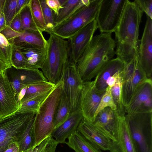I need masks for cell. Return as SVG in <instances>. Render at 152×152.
<instances>
[{
  "label": "cell",
  "mask_w": 152,
  "mask_h": 152,
  "mask_svg": "<svg viewBox=\"0 0 152 152\" xmlns=\"http://www.w3.org/2000/svg\"><path fill=\"white\" fill-rule=\"evenodd\" d=\"M111 33H101L93 37L76 64L83 82L95 78L103 66L114 58L116 43Z\"/></svg>",
  "instance_id": "obj_1"
},
{
  "label": "cell",
  "mask_w": 152,
  "mask_h": 152,
  "mask_svg": "<svg viewBox=\"0 0 152 152\" xmlns=\"http://www.w3.org/2000/svg\"><path fill=\"white\" fill-rule=\"evenodd\" d=\"M46 50L41 70L49 82L56 85L62 80L69 60L68 41L51 33Z\"/></svg>",
  "instance_id": "obj_2"
},
{
  "label": "cell",
  "mask_w": 152,
  "mask_h": 152,
  "mask_svg": "<svg viewBox=\"0 0 152 152\" xmlns=\"http://www.w3.org/2000/svg\"><path fill=\"white\" fill-rule=\"evenodd\" d=\"M143 13L134 1L126 0L114 32L116 44L133 48L138 47L139 27Z\"/></svg>",
  "instance_id": "obj_3"
},
{
  "label": "cell",
  "mask_w": 152,
  "mask_h": 152,
  "mask_svg": "<svg viewBox=\"0 0 152 152\" xmlns=\"http://www.w3.org/2000/svg\"><path fill=\"white\" fill-rule=\"evenodd\" d=\"M117 57L124 64L121 73L122 94L126 109L139 86L148 78L139 64L138 49L121 53Z\"/></svg>",
  "instance_id": "obj_4"
},
{
  "label": "cell",
  "mask_w": 152,
  "mask_h": 152,
  "mask_svg": "<svg viewBox=\"0 0 152 152\" xmlns=\"http://www.w3.org/2000/svg\"><path fill=\"white\" fill-rule=\"evenodd\" d=\"M62 90L61 80L56 85L35 115L34 129L36 146L51 135L54 129V118Z\"/></svg>",
  "instance_id": "obj_5"
},
{
  "label": "cell",
  "mask_w": 152,
  "mask_h": 152,
  "mask_svg": "<svg viewBox=\"0 0 152 152\" xmlns=\"http://www.w3.org/2000/svg\"><path fill=\"white\" fill-rule=\"evenodd\" d=\"M136 152H152V112L125 115Z\"/></svg>",
  "instance_id": "obj_6"
},
{
  "label": "cell",
  "mask_w": 152,
  "mask_h": 152,
  "mask_svg": "<svg viewBox=\"0 0 152 152\" xmlns=\"http://www.w3.org/2000/svg\"><path fill=\"white\" fill-rule=\"evenodd\" d=\"M36 113L16 111L0 118V152L18 142Z\"/></svg>",
  "instance_id": "obj_7"
},
{
  "label": "cell",
  "mask_w": 152,
  "mask_h": 152,
  "mask_svg": "<svg viewBox=\"0 0 152 152\" xmlns=\"http://www.w3.org/2000/svg\"><path fill=\"white\" fill-rule=\"evenodd\" d=\"M102 0H91L87 6L80 8L74 14L53 30V33L65 39H69L95 19Z\"/></svg>",
  "instance_id": "obj_8"
},
{
  "label": "cell",
  "mask_w": 152,
  "mask_h": 152,
  "mask_svg": "<svg viewBox=\"0 0 152 152\" xmlns=\"http://www.w3.org/2000/svg\"><path fill=\"white\" fill-rule=\"evenodd\" d=\"M126 0H102L95 19L101 33L115 32Z\"/></svg>",
  "instance_id": "obj_9"
},
{
  "label": "cell",
  "mask_w": 152,
  "mask_h": 152,
  "mask_svg": "<svg viewBox=\"0 0 152 152\" xmlns=\"http://www.w3.org/2000/svg\"><path fill=\"white\" fill-rule=\"evenodd\" d=\"M62 80L63 90L68 103L70 113L80 110V101L83 82L78 73L76 65L69 60Z\"/></svg>",
  "instance_id": "obj_10"
},
{
  "label": "cell",
  "mask_w": 152,
  "mask_h": 152,
  "mask_svg": "<svg viewBox=\"0 0 152 152\" xmlns=\"http://www.w3.org/2000/svg\"><path fill=\"white\" fill-rule=\"evenodd\" d=\"M3 73L9 81L17 101L25 87L39 82L48 81L39 69H17L11 66Z\"/></svg>",
  "instance_id": "obj_11"
},
{
  "label": "cell",
  "mask_w": 152,
  "mask_h": 152,
  "mask_svg": "<svg viewBox=\"0 0 152 152\" xmlns=\"http://www.w3.org/2000/svg\"><path fill=\"white\" fill-rule=\"evenodd\" d=\"M98 28L96 19L84 27L69 39V61L76 65Z\"/></svg>",
  "instance_id": "obj_12"
},
{
  "label": "cell",
  "mask_w": 152,
  "mask_h": 152,
  "mask_svg": "<svg viewBox=\"0 0 152 152\" xmlns=\"http://www.w3.org/2000/svg\"><path fill=\"white\" fill-rule=\"evenodd\" d=\"M96 82L95 77L93 80L83 82L80 101V110L83 118L91 122L94 121L95 113L105 92L97 89Z\"/></svg>",
  "instance_id": "obj_13"
},
{
  "label": "cell",
  "mask_w": 152,
  "mask_h": 152,
  "mask_svg": "<svg viewBox=\"0 0 152 152\" xmlns=\"http://www.w3.org/2000/svg\"><path fill=\"white\" fill-rule=\"evenodd\" d=\"M139 64L148 78L152 79V19L147 16L143 34L138 48Z\"/></svg>",
  "instance_id": "obj_14"
},
{
  "label": "cell",
  "mask_w": 152,
  "mask_h": 152,
  "mask_svg": "<svg viewBox=\"0 0 152 152\" xmlns=\"http://www.w3.org/2000/svg\"><path fill=\"white\" fill-rule=\"evenodd\" d=\"M125 111L126 114L152 112V79H147L140 85Z\"/></svg>",
  "instance_id": "obj_15"
},
{
  "label": "cell",
  "mask_w": 152,
  "mask_h": 152,
  "mask_svg": "<svg viewBox=\"0 0 152 152\" xmlns=\"http://www.w3.org/2000/svg\"><path fill=\"white\" fill-rule=\"evenodd\" d=\"M92 123L110 140H117L118 120V115L115 110L109 107L104 108L97 114Z\"/></svg>",
  "instance_id": "obj_16"
},
{
  "label": "cell",
  "mask_w": 152,
  "mask_h": 152,
  "mask_svg": "<svg viewBox=\"0 0 152 152\" xmlns=\"http://www.w3.org/2000/svg\"><path fill=\"white\" fill-rule=\"evenodd\" d=\"M77 130L90 143L101 150L109 151L112 140L102 133L92 123L83 118Z\"/></svg>",
  "instance_id": "obj_17"
},
{
  "label": "cell",
  "mask_w": 152,
  "mask_h": 152,
  "mask_svg": "<svg viewBox=\"0 0 152 152\" xmlns=\"http://www.w3.org/2000/svg\"><path fill=\"white\" fill-rule=\"evenodd\" d=\"M18 106L8 80L3 73L0 74V118L15 113Z\"/></svg>",
  "instance_id": "obj_18"
},
{
  "label": "cell",
  "mask_w": 152,
  "mask_h": 152,
  "mask_svg": "<svg viewBox=\"0 0 152 152\" xmlns=\"http://www.w3.org/2000/svg\"><path fill=\"white\" fill-rule=\"evenodd\" d=\"M118 133L117 141L112 140L109 152H136L125 116H118Z\"/></svg>",
  "instance_id": "obj_19"
},
{
  "label": "cell",
  "mask_w": 152,
  "mask_h": 152,
  "mask_svg": "<svg viewBox=\"0 0 152 152\" xmlns=\"http://www.w3.org/2000/svg\"><path fill=\"white\" fill-rule=\"evenodd\" d=\"M83 118L80 110L72 113L64 122L54 130L51 135L58 144L65 143L66 139L77 130Z\"/></svg>",
  "instance_id": "obj_20"
},
{
  "label": "cell",
  "mask_w": 152,
  "mask_h": 152,
  "mask_svg": "<svg viewBox=\"0 0 152 152\" xmlns=\"http://www.w3.org/2000/svg\"><path fill=\"white\" fill-rule=\"evenodd\" d=\"M28 62L31 69H41L45 58L46 48L22 42L13 45Z\"/></svg>",
  "instance_id": "obj_21"
},
{
  "label": "cell",
  "mask_w": 152,
  "mask_h": 152,
  "mask_svg": "<svg viewBox=\"0 0 152 152\" xmlns=\"http://www.w3.org/2000/svg\"><path fill=\"white\" fill-rule=\"evenodd\" d=\"M124 67L123 62L118 57L107 62L96 77L97 89L100 91L105 92L108 87L106 84L107 79L117 73L122 72Z\"/></svg>",
  "instance_id": "obj_22"
},
{
  "label": "cell",
  "mask_w": 152,
  "mask_h": 152,
  "mask_svg": "<svg viewBox=\"0 0 152 152\" xmlns=\"http://www.w3.org/2000/svg\"><path fill=\"white\" fill-rule=\"evenodd\" d=\"M62 8L58 14L55 16L56 26L60 24L74 14L80 8L88 5L91 0H59Z\"/></svg>",
  "instance_id": "obj_23"
},
{
  "label": "cell",
  "mask_w": 152,
  "mask_h": 152,
  "mask_svg": "<svg viewBox=\"0 0 152 152\" xmlns=\"http://www.w3.org/2000/svg\"><path fill=\"white\" fill-rule=\"evenodd\" d=\"M66 142L75 152H102L88 141L77 130L72 134Z\"/></svg>",
  "instance_id": "obj_24"
},
{
  "label": "cell",
  "mask_w": 152,
  "mask_h": 152,
  "mask_svg": "<svg viewBox=\"0 0 152 152\" xmlns=\"http://www.w3.org/2000/svg\"><path fill=\"white\" fill-rule=\"evenodd\" d=\"M24 42L43 48H46L47 40L42 32L39 29L27 30L21 32L20 35L15 38L12 45Z\"/></svg>",
  "instance_id": "obj_25"
},
{
  "label": "cell",
  "mask_w": 152,
  "mask_h": 152,
  "mask_svg": "<svg viewBox=\"0 0 152 152\" xmlns=\"http://www.w3.org/2000/svg\"><path fill=\"white\" fill-rule=\"evenodd\" d=\"M55 86L48 81H45L28 86L21 91L17 100L18 103L19 105L35 94L50 91L53 89Z\"/></svg>",
  "instance_id": "obj_26"
},
{
  "label": "cell",
  "mask_w": 152,
  "mask_h": 152,
  "mask_svg": "<svg viewBox=\"0 0 152 152\" xmlns=\"http://www.w3.org/2000/svg\"><path fill=\"white\" fill-rule=\"evenodd\" d=\"M53 88L48 91L38 93L32 96L19 105L17 111L33 112L36 113Z\"/></svg>",
  "instance_id": "obj_27"
},
{
  "label": "cell",
  "mask_w": 152,
  "mask_h": 152,
  "mask_svg": "<svg viewBox=\"0 0 152 152\" xmlns=\"http://www.w3.org/2000/svg\"><path fill=\"white\" fill-rule=\"evenodd\" d=\"M34 117L35 116L17 142L20 152L25 151L36 147L34 129Z\"/></svg>",
  "instance_id": "obj_28"
},
{
  "label": "cell",
  "mask_w": 152,
  "mask_h": 152,
  "mask_svg": "<svg viewBox=\"0 0 152 152\" xmlns=\"http://www.w3.org/2000/svg\"><path fill=\"white\" fill-rule=\"evenodd\" d=\"M121 73H118L116 82L114 86L111 88V94L116 108L115 111L119 116H124L126 115V109L122 97Z\"/></svg>",
  "instance_id": "obj_29"
},
{
  "label": "cell",
  "mask_w": 152,
  "mask_h": 152,
  "mask_svg": "<svg viewBox=\"0 0 152 152\" xmlns=\"http://www.w3.org/2000/svg\"><path fill=\"white\" fill-rule=\"evenodd\" d=\"M70 114L68 103L62 90L54 118V129L64 122L67 119Z\"/></svg>",
  "instance_id": "obj_30"
},
{
  "label": "cell",
  "mask_w": 152,
  "mask_h": 152,
  "mask_svg": "<svg viewBox=\"0 0 152 152\" xmlns=\"http://www.w3.org/2000/svg\"><path fill=\"white\" fill-rule=\"evenodd\" d=\"M34 23L38 29L47 33L39 0H30L28 4Z\"/></svg>",
  "instance_id": "obj_31"
},
{
  "label": "cell",
  "mask_w": 152,
  "mask_h": 152,
  "mask_svg": "<svg viewBox=\"0 0 152 152\" xmlns=\"http://www.w3.org/2000/svg\"><path fill=\"white\" fill-rule=\"evenodd\" d=\"M39 1L47 33L50 34L56 26L55 22V14L46 3L45 0H39Z\"/></svg>",
  "instance_id": "obj_32"
},
{
  "label": "cell",
  "mask_w": 152,
  "mask_h": 152,
  "mask_svg": "<svg viewBox=\"0 0 152 152\" xmlns=\"http://www.w3.org/2000/svg\"><path fill=\"white\" fill-rule=\"evenodd\" d=\"M11 66L17 69H31L29 65L18 49L12 45L11 57Z\"/></svg>",
  "instance_id": "obj_33"
},
{
  "label": "cell",
  "mask_w": 152,
  "mask_h": 152,
  "mask_svg": "<svg viewBox=\"0 0 152 152\" xmlns=\"http://www.w3.org/2000/svg\"><path fill=\"white\" fill-rule=\"evenodd\" d=\"M12 50V45L0 32V60L10 66Z\"/></svg>",
  "instance_id": "obj_34"
},
{
  "label": "cell",
  "mask_w": 152,
  "mask_h": 152,
  "mask_svg": "<svg viewBox=\"0 0 152 152\" xmlns=\"http://www.w3.org/2000/svg\"><path fill=\"white\" fill-rule=\"evenodd\" d=\"M20 15L23 31L27 30L38 29L33 21L28 4L23 9L20 13Z\"/></svg>",
  "instance_id": "obj_35"
},
{
  "label": "cell",
  "mask_w": 152,
  "mask_h": 152,
  "mask_svg": "<svg viewBox=\"0 0 152 152\" xmlns=\"http://www.w3.org/2000/svg\"><path fill=\"white\" fill-rule=\"evenodd\" d=\"M17 0H5L3 13L6 23L10 26L12 20L16 15V8Z\"/></svg>",
  "instance_id": "obj_36"
},
{
  "label": "cell",
  "mask_w": 152,
  "mask_h": 152,
  "mask_svg": "<svg viewBox=\"0 0 152 152\" xmlns=\"http://www.w3.org/2000/svg\"><path fill=\"white\" fill-rule=\"evenodd\" d=\"M107 107H110L114 110H115L116 108L111 94V88L109 87L107 88L101 99L95 113V117L100 111Z\"/></svg>",
  "instance_id": "obj_37"
},
{
  "label": "cell",
  "mask_w": 152,
  "mask_h": 152,
  "mask_svg": "<svg viewBox=\"0 0 152 152\" xmlns=\"http://www.w3.org/2000/svg\"><path fill=\"white\" fill-rule=\"evenodd\" d=\"M134 1L142 11L152 19V0H135Z\"/></svg>",
  "instance_id": "obj_38"
},
{
  "label": "cell",
  "mask_w": 152,
  "mask_h": 152,
  "mask_svg": "<svg viewBox=\"0 0 152 152\" xmlns=\"http://www.w3.org/2000/svg\"><path fill=\"white\" fill-rule=\"evenodd\" d=\"M21 32L15 31L9 26H7L0 32L4 36L9 42L12 45L15 39L20 35Z\"/></svg>",
  "instance_id": "obj_39"
},
{
  "label": "cell",
  "mask_w": 152,
  "mask_h": 152,
  "mask_svg": "<svg viewBox=\"0 0 152 152\" xmlns=\"http://www.w3.org/2000/svg\"><path fill=\"white\" fill-rule=\"evenodd\" d=\"M45 2L53 11L55 16L58 15L59 11L62 8L59 0H45Z\"/></svg>",
  "instance_id": "obj_40"
},
{
  "label": "cell",
  "mask_w": 152,
  "mask_h": 152,
  "mask_svg": "<svg viewBox=\"0 0 152 152\" xmlns=\"http://www.w3.org/2000/svg\"><path fill=\"white\" fill-rule=\"evenodd\" d=\"M14 30L18 32L22 31V23L20 13L17 15L12 20L10 26Z\"/></svg>",
  "instance_id": "obj_41"
},
{
  "label": "cell",
  "mask_w": 152,
  "mask_h": 152,
  "mask_svg": "<svg viewBox=\"0 0 152 152\" xmlns=\"http://www.w3.org/2000/svg\"><path fill=\"white\" fill-rule=\"evenodd\" d=\"M29 1L30 0H17L16 15L19 13L23 9L28 5Z\"/></svg>",
  "instance_id": "obj_42"
},
{
  "label": "cell",
  "mask_w": 152,
  "mask_h": 152,
  "mask_svg": "<svg viewBox=\"0 0 152 152\" xmlns=\"http://www.w3.org/2000/svg\"><path fill=\"white\" fill-rule=\"evenodd\" d=\"M118 72L115 73L113 76L109 77L106 81V84L108 87L112 88L115 85L117 80V77Z\"/></svg>",
  "instance_id": "obj_43"
},
{
  "label": "cell",
  "mask_w": 152,
  "mask_h": 152,
  "mask_svg": "<svg viewBox=\"0 0 152 152\" xmlns=\"http://www.w3.org/2000/svg\"><path fill=\"white\" fill-rule=\"evenodd\" d=\"M7 26L4 13L1 12L0 13V32Z\"/></svg>",
  "instance_id": "obj_44"
},
{
  "label": "cell",
  "mask_w": 152,
  "mask_h": 152,
  "mask_svg": "<svg viewBox=\"0 0 152 152\" xmlns=\"http://www.w3.org/2000/svg\"><path fill=\"white\" fill-rule=\"evenodd\" d=\"M18 148V146L17 143L14 142L12 143L9 147L4 152H13Z\"/></svg>",
  "instance_id": "obj_45"
},
{
  "label": "cell",
  "mask_w": 152,
  "mask_h": 152,
  "mask_svg": "<svg viewBox=\"0 0 152 152\" xmlns=\"http://www.w3.org/2000/svg\"><path fill=\"white\" fill-rule=\"evenodd\" d=\"M11 66L0 60V74L3 73L5 70Z\"/></svg>",
  "instance_id": "obj_46"
},
{
  "label": "cell",
  "mask_w": 152,
  "mask_h": 152,
  "mask_svg": "<svg viewBox=\"0 0 152 152\" xmlns=\"http://www.w3.org/2000/svg\"><path fill=\"white\" fill-rule=\"evenodd\" d=\"M5 0H0V13L3 12L4 4Z\"/></svg>",
  "instance_id": "obj_47"
},
{
  "label": "cell",
  "mask_w": 152,
  "mask_h": 152,
  "mask_svg": "<svg viewBox=\"0 0 152 152\" xmlns=\"http://www.w3.org/2000/svg\"><path fill=\"white\" fill-rule=\"evenodd\" d=\"M13 152H20L18 148Z\"/></svg>",
  "instance_id": "obj_48"
},
{
  "label": "cell",
  "mask_w": 152,
  "mask_h": 152,
  "mask_svg": "<svg viewBox=\"0 0 152 152\" xmlns=\"http://www.w3.org/2000/svg\"><path fill=\"white\" fill-rule=\"evenodd\" d=\"M58 152H61L58 151Z\"/></svg>",
  "instance_id": "obj_49"
}]
</instances>
